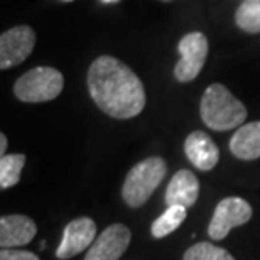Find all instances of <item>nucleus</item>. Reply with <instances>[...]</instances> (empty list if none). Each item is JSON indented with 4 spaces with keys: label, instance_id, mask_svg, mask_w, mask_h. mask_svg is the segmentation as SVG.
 <instances>
[{
    "label": "nucleus",
    "instance_id": "obj_1",
    "mask_svg": "<svg viewBox=\"0 0 260 260\" xmlns=\"http://www.w3.org/2000/svg\"><path fill=\"white\" fill-rule=\"evenodd\" d=\"M88 90L102 112L127 120L137 117L145 107V90L140 78L113 56H100L88 70Z\"/></svg>",
    "mask_w": 260,
    "mask_h": 260
},
{
    "label": "nucleus",
    "instance_id": "obj_2",
    "mask_svg": "<svg viewBox=\"0 0 260 260\" xmlns=\"http://www.w3.org/2000/svg\"><path fill=\"white\" fill-rule=\"evenodd\" d=\"M200 115L210 128L225 132L247 120V108L226 86L213 83L201 96Z\"/></svg>",
    "mask_w": 260,
    "mask_h": 260
},
{
    "label": "nucleus",
    "instance_id": "obj_3",
    "mask_svg": "<svg viewBox=\"0 0 260 260\" xmlns=\"http://www.w3.org/2000/svg\"><path fill=\"white\" fill-rule=\"evenodd\" d=\"M168 173V164L162 157H147L135 164L128 171L122 188V198L128 206L139 208L149 201V198L162 183Z\"/></svg>",
    "mask_w": 260,
    "mask_h": 260
},
{
    "label": "nucleus",
    "instance_id": "obj_4",
    "mask_svg": "<svg viewBox=\"0 0 260 260\" xmlns=\"http://www.w3.org/2000/svg\"><path fill=\"white\" fill-rule=\"evenodd\" d=\"M63 88L64 78L61 71L51 66H38L15 81L14 95L25 103H43L58 98Z\"/></svg>",
    "mask_w": 260,
    "mask_h": 260
},
{
    "label": "nucleus",
    "instance_id": "obj_5",
    "mask_svg": "<svg viewBox=\"0 0 260 260\" xmlns=\"http://www.w3.org/2000/svg\"><path fill=\"white\" fill-rule=\"evenodd\" d=\"M253 210L250 203L243 198L230 196L221 200L213 211L210 226H208V235L211 240H223L228 237L232 228L242 226L250 221Z\"/></svg>",
    "mask_w": 260,
    "mask_h": 260
},
{
    "label": "nucleus",
    "instance_id": "obj_6",
    "mask_svg": "<svg viewBox=\"0 0 260 260\" xmlns=\"http://www.w3.org/2000/svg\"><path fill=\"white\" fill-rule=\"evenodd\" d=\"M181 58L174 66V78L181 83H189L200 75L208 56V39L203 32H189L179 41Z\"/></svg>",
    "mask_w": 260,
    "mask_h": 260
},
{
    "label": "nucleus",
    "instance_id": "obj_7",
    "mask_svg": "<svg viewBox=\"0 0 260 260\" xmlns=\"http://www.w3.org/2000/svg\"><path fill=\"white\" fill-rule=\"evenodd\" d=\"M36 46V32L29 25H15L0 36V70L19 66Z\"/></svg>",
    "mask_w": 260,
    "mask_h": 260
},
{
    "label": "nucleus",
    "instance_id": "obj_8",
    "mask_svg": "<svg viewBox=\"0 0 260 260\" xmlns=\"http://www.w3.org/2000/svg\"><path fill=\"white\" fill-rule=\"evenodd\" d=\"M96 223L88 216L76 218L64 226L63 240H61L56 257L59 260H68L78 255L83 250L90 248L96 240Z\"/></svg>",
    "mask_w": 260,
    "mask_h": 260
},
{
    "label": "nucleus",
    "instance_id": "obj_9",
    "mask_svg": "<svg viewBox=\"0 0 260 260\" xmlns=\"http://www.w3.org/2000/svg\"><path fill=\"white\" fill-rule=\"evenodd\" d=\"M130 240H132V233L125 225L122 223L110 225L88 248L85 260H118L128 248Z\"/></svg>",
    "mask_w": 260,
    "mask_h": 260
},
{
    "label": "nucleus",
    "instance_id": "obj_10",
    "mask_svg": "<svg viewBox=\"0 0 260 260\" xmlns=\"http://www.w3.org/2000/svg\"><path fill=\"white\" fill-rule=\"evenodd\" d=\"M184 152L189 162L200 171H211L220 160V150L208 134L196 130L186 137Z\"/></svg>",
    "mask_w": 260,
    "mask_h": 260
},
{
    "label": "nucleus",
    "instance_id": "obj_11",
    "mask_svg": "<svg viewBox=\"0 0 260 260\" xmlns=\"http://www.w3.org/2000/svg\"><path fill=\"white\" fill-rule=\"evenodd\" d=\"M38 226L24 215H7L0 218V247L12 248L27 245L34 240Z\"/></svg>",
    "mask_w": 260,
    "mask_h": 260
},
{
    "label": "nucleus",
    "instance_id": "obj_12",
    "mask_svg": "<svg viewBox=\"0 0 260 260\" xmlns=\"http://www.w3.org/2000/svg\"><path fill=\"white\" fill-rule=\"evenodd\" d=\"M198 196H200V181L189 169L178 171L169 181V186L166 189V205L168 206H193Z\"/></svg>",
    "mask_w": 260,
    "mask_h": 260
},
{
    "label": "nucleus",
    "instance_id": "obj_13",
    "mask_svg": "<svg viewBox=\"0 0 260 260\" xmlns=\"http://www.w3.org/2000/svg\"><path fill=\"white\" fill-rule=\"evenodd\" d=\"M230 150L237 159L255 160L260 157V122L238 127L230 140Z\"/></svg>",
    "mask_w": 260,
    "mask_h": 260
},
{
    "label": "nucleus",
    "instance_id": "obj_14",
    "mask_svg": "<svg viewBox=\"0 0 260 260\" xmlns=\"http://www.w3.org/2000/svg\"><path fill=\"white\" fill-rule=\"evenodd\" d=\"M186 210H188V208L178 206V205L168 206V210H166L159 218H155L152 226H150L152 237L164 238V237L171 235L174 230H178V228L183 225V221L186 220Z\"/></svg>",
    "mask_w": 260,
    "mask_h": 260
},
{
    "label": "nucleus",
    "instance_id": "obj_15",
    "mask_svg": "<svg viewBox=\"0 0 260 260\" xmlns=\"http://www.w3.org/2000/svg\"><path fill=\"white\" fill-rule=\"evenodd\" d=\"M24 164V154H7L4 157H0V188L7 189L17 184Z\"/></svg>",
    "mask_w": 260,
    "mask_h": 260
},
{
    "label": "nucleus",
    "instance_id": "obj_16",
    "mask_svg": "<svg viewBox=\"0 0 260 260\" xmlns=\"http://www.w3.org/2000/svg\"><path fill=\"white\" fill-rule=\"evenodd\" d=\"M235 22L248 34L260 32V0H245L235 12Z\"/></svg>",
    "mask_w": 260,
    "mask_h": 260
},
{
    "label": "nucleus",
    "instance_id": "obj_17",
    "mask_svg": "<svg viewBox=\"0 0 260 260\" xmlns=\"http://www.w3.org/2000/svg\"><path fill=\"white\" fill-rule=\"evenodd\" d=\"M183 260H235V258L225 248L216 247L208 242H200L186 250Z\"/></svg>",
    "mask_w": 260,
    "mask_h": 260
},
{
    "label": "nucleus",
    "instance_id": "obj_18",
    "mask_svg": "<svg viewBox=\"0 0 260 260\" xmlns=\"http://www.w3.org/2000/svg\"><path fill=\"white\" fill-rule=\"evenodd\" d=\"M0 260H39V257L27 250H15V248H2Z\"/></svg>",
    "mask_w": 260,
    "mask_h": 260
},
{
    "label": "nucleus",
    "instance_id": "obj_19",
    "mask_svg": "<svg viewBox=\"0 0 260 260\" xmlns=\"http://www.w3.org/2000/svg\"><path fill=\"white\" fill-rule=\"evenodd\" d=\"M0 155H7V135L0 134Z\"/></svg>",
    "mask_w": 260,
    "mask_h": 260
},
{
    "label": "nucleus",
    "instance_id": "obj_20",
    "mask_svg": "<svg viewBox=\"0 0 260 260\" xmlns=\"http://www.w3.org/2000/svg\"><path fill=\"white\" fill-rule=\"evenodd\" d=\"M103 2H118V0H103Z\"/></svg>",
    "mask_w": 260,
    "mask_h": 260
},
{
    "label": "nucleus",
    "instance_id": "obj_21",
    "mask_svg": "<svg viewBox=\"0 0 260 260\" xmlns=\"http://www.w3.org/2000/svg\"><path fill=\"white\" fill-rule=\"evenodd\" d=\"M160 2H171V0H160Z\"/></svg>",
    "mask_w": 260,
    "mask_h": 260
},
{
    "label": "nucleus",
    "instance_id": "obj_22",
    "mask_svg": "<svg viewBox=\"0 0 260 260\" xmlns=\"http://www.w3.org/2000/svg\"><path fill=\"white\" fill-rule=\"evenodd\" d=\"M66 2H70V0H66Z\"/></svg>",
    "mask_w": 260,
    "mask_h": 260
}]
</instances>
